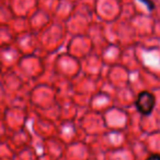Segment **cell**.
Returning <instances> with one entry per match:
<instances>
[{
  "label": "cell",
  "instance_id": "3957f363",
  "mask_svg": "<svg viewBox=\"0 0 160 160\" xmlns=\"http://www.w3.org/2000/svg\"><path fill=\"white\" fill-rule=\"evenodd\" d=\"M146 160H160V156L157 154H154V155H152V156L148 157Z\"/></svg>",
  "mask_w": 160,
  "mask_h": 160
},
{
  "label": "cell",
  "instance_id": "7a4b0ae2",
  "mask_svg": "<svg viewBox=\"0 0 160 160\" xmlns=\"http://www.w3.org/2000/svg\"><path fill=\"white\" fill-rule=\"evenodd\" d=\"M143 3H145L146 6H147V8L149 9L150 11H152L155 9V4H154V2L152 1V0H141Z\"/></svg>",
  "mask_w": 160,
  "mask_h": 160
},
{
  "label": "cell",
  "instance_id": "6da1fadb",
  "mask_svg": "<svg viewBox=\"0 0 160 160\" xmlns=\"http://www.w3.org/2000/svg\"><path fill=\"white\" fill-rule=\"evenodd\" d=\"M135 105H136L137 110L141 114L148 116L154 110L155 105H156V98H155L154 94H152L150 92L144 91L139 93V95L137 96Z\"/></svg>",
  "mask_w": 160,
  "mask_h": 160
}]
</instances>
